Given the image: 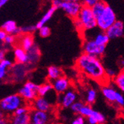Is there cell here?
Here are the masks:
<instances>
[{
  "instance_id": "obj_9",
  "label": "cell",
  "mask_w": 124,
  "mask_h": 124,
  "mask_svg": "<svg viewBox=\"0 0 124 124\" xmlns=\"http://www.w3.org/2000/svg\"><path fill=\"white\" fill-rule=\"evenodd\" d=\"M51 83L54 92L56 93H57L59 95L66 92L70 88V82L69 80V79L65 77V76L60 77L59 79L54 81H52Z\"/></svg>"
},
{
  "instance_id": "obj_35",
  "label": "cell",
  "mask_w": 124,
  "mask_h": 124,
  "mask_svg": "<svg viewBox=\"0 0 124 124\" xmlns=\"http://www.w3.org/2000/svg\"><path fill=\"white\" fill-rule=\"evenodd\" d=\"M71 124H85V117L81 115H79L73 120Z\"/></svg>"
},
{
  "instance_id": "obj_18",
  "label": "cell",
  "mask_w": 124,
  "mask_h": 124,
  "mask_svg": "<svg viewBox=\"0 0 124 124\" xmlns=\"http://www.w3.org/2000/svg\"><path fill=\"white\" fill-rule=\"evenodd\" d=\"M14 56L16 61L20 64L28 63V57L27 51L22 49L21 47H17L14 50Z\"/></svg>"
},
{
  "instance_id": "obj_27",
  "label": "cell",
  "mask_w": 124,
  "mask_h": 124,
  "mask_svg": "<svg viewBox=\"0 0 124 124\" xmlns=\"http://www.w3.org/2000/svg\"><path fill=\"white\" fill-rule=\"evenodd\" d=\"M94 110L92 108L91 106L85 104L83 107V108L81 109V111L80 112V115L83 116V117L88 118L90 116H92L93 114H94Z\"/></svg>"
},
{
  "instance_id": "obj_41",
  "label": "cell",
  "mask_w": 124,
  "mask_h": 124,
  "mask_svg": "<svg viewBox=\"0 0 124 124\" xmlns=\"http://www.w3.org/2000/svg\"><path fill=\"white\" fill-rule=\"evenodd\" d=\"M5 60V52L2 50L0 51V62Z\"/></svg>"
},
{
  "instance_id": "obj_34",
  "label": "cell",
  "mask_w": 124,
  "mask_h": 124,
  "mask_svg": "<svg viewBox=\"0 0 124 124\" xmlns=\"http://www.w3.org/2000/svg\"><path fill=\"white\" fill-rule=\"evenodd\" d=\"M97 1L98 0H83V1H82V4L83 6H86L88 8H92L96 5Z\"/></svg>"
},
{
  "instance_id": "obj_17",
  "label": "cell",
  "mask_w": 124,
  "mask_h": 124,
  "mask_svg": "<svg viewBox=\"0 0 124 124\" xmlns=\"http://www.w3.org/2000/svg\"><path fill=\"white\" fill-rule=\"evenodd\" d=\"M48 77L51 81H54L57 80L60 77H62V70L60 67L56 65H51L47 69Z\"/></svg>"
},
{
  "instance_id": "obj_23",
  "label": "cell",
  "mask_w": 124,
  "mask_h": 124,
  "mask_svg": "<svg viewBox=\"0 0 124 124\" xmlns=\"http://www.w3.org/2000/svg\"><path fill=\"white\" fill-rule=\"evenodd\" d=\"M97 91L94 88H89L85 95V103L87 105L91 106L95 103V101L97 100Z\"/></svg>"
},
{
  "instance_id": "obj_6",
  "label": "cell",
  "mask_w": 124,
  "mask_h": 124,
  "mask_svg": "<svg viewBox=\"0 0 124 124\" xmlns=\"http://www.w3.org/2000/svg\"><path fill=\"white\" fill-rule=\"evenodd\" d=\"M39 88V85L28 81L26 82L25 85L19 90V94L25 100L33 101L38 97Z\"/></svg>"
},
{
  "instance_id": "obj_14",
  "label": "cell",
  "mask_w": 124,
  "mask_h": 124,
  "mask_svg": "<svg viewBox=\"0 0 124 124\" xmlns=\"http://www.w3.org/2000/svg\"><path fill=\"white\" fill-rule=\"evenodd\" d=\"M28 57V63L30 64H36L40 57H41V52L37 46H33V48L27 52Z\"/></svg>"
},
{
  "instance_id": "obj_5",
  "label": "cell",
  "mask_w": 124,
  "mask_h": 124,
  "mask_svg": "<svg viewBox=\"0 0 124 124\" xmlns=\"http://www.w3.org/2000/svg\"><path fill=\"white\" fill-rule=\"evenodd\" d=\"M83 8L82 2L77 0H65L62 1L59 6V8L62 9L65 13L73 20L78 18L80 10Z\"/></svg>"
},
{
  "instance_id": "obj_11",
  "label": "cell",
  "mask_w": 124,
  "mask_h": 124,
  "mask_svg": "<svg viewBox=\"0 0 124 124\" xmlns=\"http://www.w3.org/2000/svg\"><path fill=\"white\" fill-rule=\"evenodd\" d=\"M106 34L109 39L120 38L123 35L124 24L121 21H117L115 23L106 31Z\"/></svg>"
},
{
  "instance_id": "obj_13",
  "label": "cell",
  "mask_w": 124,
  "mask_h": 124,
  "mask_svg": "<svg viewBox=\"0 0 124 124\" xmlns=\"http://www.w3.org/2000/svg\"><path fill=\"white\" fill-rule=\"evenodd\" d=\"M117 92V91H116L115 88L111 86H104L101 89V92H102L105 99L111 103H115Z\"/></svg>"
},
{
  "instance_id": "obj_36",
  "label": "cell",
  "mask_w": 124,
  "mask_h": 124,
  "mask_svg": "<svg viewBox=\"0 0 124 124\" xmlns=\"http://www.w3.org/2000/svg\"><path fill=\"white\" fill-rule=\"evenodd\" d=\"M106 77L108 78H115L117 76V73L115 71V70L112 69H106Z\"/></svg>"
},
{
  "instance_id": "obj_19",
  "label": "cell",
  "mask_w": 124,
  "mask_h": 124,
  "mask_svg": "<svg viewBox=\"0 0 124 124\" xmlns=\"http://www.w3.org/2000/svg\"><path fill=\"white\" fill-rule=\"evenodd\" d=\"M31 123V118L30 113L22 115H14L10 121V124H30Z\"/></svg>"
},
{
  "instance_id": "obj_28",
  "label": "cell",
  "mask_w": 124,
  "mask_h": 124,
  "mask_svg": "<svg viewBox=\"0 0 124 124\" xmlns=\"http://www.w3.org/2000/svg\"><path fill=\"white\" fill-rule=\"evenodd\" d=\"M85 105V104L83 102H82V101H76V102L71 106V109L74 113L80 115L81 109Z\"/></svg>"
},
{
  "instance_id": "obj_21",
  "label": "cell",
  "mask_w": 124,
  "mask_h": 124,
  "mask_svg": "<svg viewBox=\"0 0 124 124\" xmlns=\"http://www.w3.org/2000/svg\"><path fill=\"white\" fill-rule=\"evenodd\" d=\"M92 39L97 45L100 46H106V45L110 40L109 37L106 34V33L104 31H100L97 33V34H96V36Z\"/></svg>"
},
{
  "instance_id": "obj_25",
  "label": "cell",
  "mask_w": 124,
  "mask_h": 124,
  "mask_svg": "<svg viewBox=\"0 0 124 124\" xmlns=\"http://www.w3.org/2000/svg\"><path fill=\"white\" fill-rule=\"evenodd\" d=\"M114 83L120 91L124 93V70L120 71L117 74L114 78Z\"/></svg>"
},
{
  "instance_id": "obj_26",
  "label": "cell",
  "mask_w": 124,
  "mask_h": 124,
  "mask_svg": "<svg viewBox=\"0 0 124 124\" xmlns=\"http://www.w3.org/2000/svg\"><path fill=\"white\" fill-rule=\"evenodd\" d=\"M11 66H12V62L9 60L5 59L0 62V80H2L6 76L7 69Z\"/></svg>"
},
{
  "instance_id": "obj_40",
  "label": "cell",
  "mask_w": 124,
  "mask_h": 124,
  "mask_svg": "<svg viewBox=\"0 0 124 124\" xmlns=\"http://www.w3.org/2000/svg\"><path fill=\"white\" fill-rule=\"evenodd\" d=\"M7 35H8V33L3 29H2V28L0 29V40H1V41H4L5 39L6 38Z\"/></svg>"
},
{
  "instance_id": "obj_7",
  "label": "cell",
  "mask_w": 124,
  "mask_h": 124,
  "mask_svg": "<svg viewBox=\"0 0 124 124\" xmlns=\"http://www.w3.org/2000/svg\"><path fill=\"white\" fill-rule=\"evenodd\" d=\"M83 50L84 54L100 57L106 51V46H100L97 45L92 39H87L83 42Z\"/></svg>"
},
{
  "instance_id": "obj_45",
  "label": "cell",
  "mask_w": 124,
  "mask_h": 124,
  "mask_svg": "<svg viewBox=\"0 0 124 124\" xmlns=\"http://www.w3.org/2000/svg\"><path fill=\"white\" fill-rule=\"evenodd\" d=\"M4 115H5V112L0 108V119L4 118Z\"/></svg>"
},
{
  "instance_id": "obj_30",
  "label": "cell",
  "mask_w": 124,
  "mask_h": 124,
  "mask_svg": "<svg viewBox=\"0 0 124 124\" xmlns=\"http://www.w3.org/2000/svg\"><path fill=\"white\" fill-rule=\"evenodd\" d=\"M39 34L41 37L43 38L48 37L51 35V29L48 26L45 25L42 27L40 29H39Z\"/></svg>"
},
{
  "instance_id": "obj_32",
  "label": "cell",
  "mask_w": 124,
  "mask_h": 124,
  "mask_svg": "<svg viewBox=\"0 0 124 124\" xmlns=\"http://www.w3.org/2000/svg\"><path fill=\"white\" fill-rule=\"evenodd\" d=\"M28 113H30L28 108L25 106H21L19 108H17L14 114V115H22L28 114Z\"/></svg>"
},
{
  "instance_id": "obj_42",
  "label": "cell",
  "mask_w": 124,
  "mask_h": 124,
  "mask_svg": "<svg viewBox=\"0 0 124 124\" xmlns=\"http://www.w3.org/2000/svg\"><path fill=\"white\" fill-rule=\"evenodd\" d=\"M119 65L121 69H123V70H124V58H122L119 60Z\"/></svg>"
},
{
  "instance_id": "obj_22",
  "label": "cell",
  "mask_w": 124,
  "mask_h": 124,
  "mask_svg": "<svg viewBox=\"0 0 124 124\" xmlns=\"http://www.w3.org/2000/svg\"><path fill=\"white\" fill-rule=\"evenodd\" d=\"M107 6V3L103 1H97L96 5L92 8V12L96 17V19H98L101 15L103 14L105 11V9Z\"/></svg>"
},
{
  "instance_id": "obj_8",
  "label": "cell",
  "mask_w": 124,
  "mask_h": 124,
  "mask_svg": "<svg viewBox=\"0 0 124 124\" xmlns=\"http://www.w3.org/2000/svg\"><path fill=\"white\" fill-rule=\"evenodd\" d=\"M77 93L72 89H69L66 92L60 94L58 101L60 106L63 108H71L77 101Z\"/></svg>"
},
{
  "instance_id": "obj_10",
  "label": "cell",
  "mask_w": 124,
  "mask_h": 124,
  "mask_svg": "<svg viewBox=\"0 0 124 124\" xmlns=\"http://www.w3.org/2000/svg\"><path fill=\"white\" fill-rule=\"evenodd\" d=\"M30 114L31 122L34 124H48V122L50 120V115L48 112L33 109L30 112Z\"/></svg>"
},
{
  "instance_id": "obj_46",
  "label": "cell",
  "mask_w": 124,
  "mask_h": 124,
  "mask_svg": "<svg viewBox=\"0 0 124 124\" xmlns=\"http://www.w3.org/2000/svg\"><path fill=\"white\" fill-rule=\"evenodd\" d=\"M30 124H34V123H32V122H31V123Z\"/></svg>"
},
{
  "instance_id": "obj_4",
  "label": "cell",
  "mask_w": 124,
  "mask_h": 124,
  "mask_svg": "<svg viewBox=\"0 0 124 124\" xmlns=\"http://www.w3.org/2000/svg\"><path fill=\"white\" fill-rule=\"evenodd\" d=\"M77 19L80 21L85 31L93 30L97 27V19L92 12V8H90L83 5Z\"/></svg>"
},
{
  "instance_id": "obj_16",
  "label": "cell",
  "mask_w": 124,
  "mask_h": 124,
  "mask_svg": "<svg viewBox=\"0 0 124 124\" xmlns=\"http://www.w3.org/2000/svg\"><path fill=\"white\" fill-rule=\"evenodd\" d=\"M57 10V8L54 7V6H51L48 10L47 12L43 15V16L42 17V19L37 22L36 26L37 28V29H40L42 27L45 26L46 22H48L51 19V17L53 16V15L54 14V13L56 12V10Z\"/></svg>"
},
{
  "instance_id": "obj_33",
  "label": "cell",
  "mask_w": 124,
  "mask_h": 124,
  "mask_svg": "<svg viewBox=\"0 0 124 124\" xmlns=\"http://www.w3.org/2000/svg\"><path fill=\"white\" fill-rule=\"evenodd\" d=\"M115 103L120 106H124V97L119 92H117V94H116Z\"/></svg>"
},
{
  "instance_id": "obj_37",
  "label": "cell",
  "mask_w": 124,
  "mask_h": 124,
  "mask_svg": "<svg viewBox=\"0 0 124 124\" xmlns=\"http://www.w3.org/2000/svg\"><path fill=\"white\" fill-rule=\"evenodd\" d=\"M5 42L8 45H11L13 44L15 41V37L14 35H11V34H8L6 38L5 39Z\"/></svg>"
},
{
  "instance_id": "obj_15",
  "label": "cell",
  "mask_w": 124,
  "mask_h": 124,
  "mask_svg": "<svg viewBox=\"0 0 124 124\" xmlns=\"http://www.w3.org/2000/svg\"><path fill=\"white\" fill-rule=\"evenodd\" d=\"M33 46H34V41L31 34H25L22 36L20 40V46L22 49L28 52L33 48Z\"/></svg>"
},
{
  "instance_id": "obj_12",
  "label": "cell",
  "mask_w": 124,
  "mask_h": 124,
  "mask_svg": "<svg viewBox=\"0 0 124 124\" xmlns=\"http://www.w3.org/2000/svg\"><path fill=\"white\" fill-rule=\"evenodd\" d=\"M33 108L34 110L44 111V112H48L51 109V104L48 101V100L46 97H37L32 103Z\"/></svg>"
},
{
  "instance_id": "obj_1",
  "label": "cell",
  "mask_w": 124,
  "mask_h": 124,
  "mask_svg": "<svg viewBox=\"0 0 124 124\" xmlns=\"http://www.w3.org/2000/svg\"><path fill=\"white\" fill-rule=\"evenodd\" d=\"M76 65L79 70L94 80L101 82L108 78L106 69L99 57L83 53L77 58Z\"/></svg>"
},
{
  "instance_id": "obj_39",
  "label": "cell",
  "mask_w": 124,
  "mask_h": 124,
  "mask_svg": "<svg viewBox=\"0 0 124 124\" xmlns=\"http://www.w3.org/2000/svg\"><path fill=\"white\" fill-rule=\"evenodd\" d=\"M87 121L89 124H98L97 120L93 117V116H90L87 118Z\"/></svg>"
},
{
  "instance_id": "obj_44",
  "label": "cell",
  "mask_w": 124,
  "mask_h": 124,
  "mask_svg": "<svg viewBox=\"0 0 124 124\" xmlns=\"http://www.w3.org/2000/svg\"><path fill=\"white\" fill-rule=\"evenodd\" d=\"M0 124H8V122L6 119L2 118V119H0Z\"/></svg>"
},
{
  "instance_id": "obj_38",
  "label": "cell",
  "mask_w": 124,
  "mask_h": 124,
  "mask_svg": "<svg viewBox=\"0 0 124 124\" xmlns=\"http://www.w3.org/2000/svg\"><path fill=\"white\" fill-rule=\"evenodd\" d=\"M74 25H75L76 28H77L79 31H85L84 28H83V26L82 23H81L80 21L78 19H74Z\"/></svg>"
},
{
  "instance_id": "obj_24",
  "label": "cell",
  "mask_w": 124,
  "mask_h": 124,
  "mask_svg": "<svg viewBox=\"0 0 124 124\" xmlns=\"http://www.w3.org/2000/svg\"><path fill=\"white\" fill-rule=\"evenodd\" d=\"M53 89V85L51 83H46L41 85H39V88L38 90V96L45 97L49 92H51Z\"/></svg>"
},
{
  "instance_id": "obj_43",
  "label": "cell",
  "mask_w": 124,
  "mask_h": 124,
  "mask_svg": "<svg viewBox=\"0 0 124 124\" xmlns=\"http://www.w3.org/2000/svg\"><path fill=\"white\" fill-rule=\"evenodd\" d=\"M7 2H8L7 0H0V9H1Z\"/></svg>"
},
{
  "instance_id": "obj_2",
  "label": "cell",
  "mask_w": 124,
  "mask_h": 124,
  "mask_svg": "<svg viewBox=\"0 0 124 124\" xmlns=\"http://www.w3.org/2000/svg\"><path fill=\"white\" fill-rule=\"evenodd\" d=\"M24 105V100L19 94L8 95L0 100V108L6 113H14Z\"/></svg>"
},
{
  "instance_id": "obj_20",
  "label": "cell",
  "mask_w": 124,
  "mask_h": 124,
  "mask_svg": "<svg viewBox=\"0 0 124 124\" xmlns=\"http://www.w3.org/2000/svg\"><path fill=\"white\" fill-rule=\"evenodd\" d=\"M17 28V25L14 20H8L5 22L2 25V29H3L8 34H11L14 36L15 35Z\"/></svg>"
},
{
  "instance_id": "obj_29",
  "label": "cell",
  "mask_w": 124,
  "mask_h": 124,
  "mask_svg": "<svg viewBox=\"0 0 124 124\" xmlns=\"http://www.w3.org/2000/svg\"><path fill=\"white\" fill-rule=\"evenodd\" d=\"M22 29V33H24V34H31V33H33L37 30V28L36 25H27L24 27H21Z\"/></svg>"
},
{
  "instance_id": "obj_31",
  "label": "cell",
  "mask_w": 124,
  "mask_h": 124,
  "mask_svg": "<svg viewBox=\"0 0 124 124\" xmlns=\"http://www.w3.org/2000/svg\"><path fill=\"white\" fill-rule=\"evenodd\" d=\"M92 116L97 120L98 124H103V123H105V122L106 120V117L102 113H100V112L97 111H94Z\"/></svg>"
},
{
  "instance_id": "obj_47",
  "label": "cell",
  "mask_w": 124,
  "mask_h": 124,
  "mask_svg": "<svg viewBox=\"0 0 124 124\" xmlns=\"http://www.w3.org/2000/svg\"><path fill=\"white\" fill-rule=\"evenodd\" d=\"M55 124H61V123H55Z\"/></svg>"
},
{
  "instance_id": "obj_3",
  "label": "cell",
  "mask_w": 124,
  "mask_h": 124,
  "mask_svg": "<svg viewBox=\"0 0 124 124\" xmlns=\"http://www.w3.org/2000/svg\"><path fill=\"white\" fill-rule=\"evenodd\" d=\"M117 21V16L114 10L111 8V6L107 5L103 14L97 19V24L98 28L101 31L106 32V31L113 25Z\"/></svg>"
}]
</instances>
